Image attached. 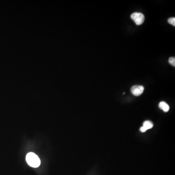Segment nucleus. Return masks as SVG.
Masks as SVG:
<instances>
[{"label": "nucleus", "mask_w": 175, "mask_h": 175, "mask_svg": "<svg viewBox=\"0 0 175 175\" xmlns=\"http://www.w3.org/2000/svg\"><path fill=\"white\" fill-rule=\"evenodd\" d=\"M26 160L28 165L34 168L38 167L40 164V160L39 157L33 152H30L27 154Z\"/></svg>", "instance_id": "nucleus-1"}, {"label": "nucleus", "mask_w": 175, "mask_h": 175, "mask_svg": "<svg viewBox=\"0 0 175 175\" xmlns=\"http://www.w3.org/2000/svg\"><path fill=\"white\" fill-rule=\"evenodd\" d=\"M131 18L133 19L135 23L138 26L141 25L144 23L145 19V16L143 14L138 12H135L132 14Z\"/></svg>", "instance_id": "nucleus-2"}, {"label": "nucleus", "mask_w": 175, "mask_h": 175, "mask_svg": "<svg viewBox=\"0 0 175 175\" xmlns=\"http://www.w3.org/2000/svg\"><path fill=\"white\" fill-rule=\"evenodd\" d=\"M144 91V87L142 85H134L131 88V92L134 96H138L141 95Z\"/></svg>", "instance_id": "nucleus-3"}, {"label": "nucleus", "mask_w": 175, "mask_h": 175, "mask_svg": "<svg viewBox=\"0 0 175 175\" xmlns=\"http://www.w3.org/2000/svg\"><path fill=\"white\" fill-rule=\"evenodd\" d=\"M159 107L160 109L163 110L164 112H167L169 111V109H170L169 105L164 101L161 102L159 103Z\"/></svg>", "instance_id": "nucleus-4"}, {"label": "nucleus", "mask_w": 175, "mask_h": 175, "mask_svg": "<svg viewBox=\"0 0 175 175\" xmlns=\"http://www.w3.org/2000/svg\"><path fill=\"white\" fill-rule=\"evenodd\" d=\"M145 129H146V131L148 129H151L153 127V124L151 121L147 120V121H145L143 123V126Z\"/></svg>", "instance_id": "nucleus-5"}, {"label": "nucleus", "mask_w": 175, "mask_h": 175, "mask_svg": "<svg viewBox=\"0 0 175 175\" xmlns=\"http://www.w3.org/2000/svg\"><path fill=\"white\" fill-rule=\"evenodd\" d=\"M168 62L169 64H171L173 66H175V58L174 57H171L169 58Z\"/></svg>", "instance_id": "nucleus-6"}, {"label": "nucleus", "mask_w": 175, "mask_h": 175, "mask_svg": "<svg viewBox=\"0 0 175 175\" xmlns=\"http://www.w3.org/2000/svg\"><path fill=\"white\" fill-rule=\"evenodd\" d=\"M168 23L169 24H171L172 26H175V18L174 17H172L168 19Z\"/></svg>", "instance_id": "nucleus-7"}]
</instances>
